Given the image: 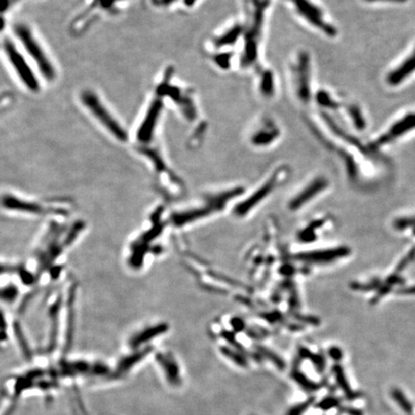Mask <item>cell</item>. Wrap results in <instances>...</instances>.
<instances>
[{"label": "cell", "instance_id": "8fae6325", "mask_svg": "<svg viewBox=\"0 0 415 415\" xmlns=\"http://www.w3.org/2000/svg\"><path fill=\"white\" fill-rule=\"evenodd\" d=\"M415 71V50L404 63L398 66L394 71L388 74V82L391 86H397Z\"/></svg>", "mask_w": 415, "mask_h": 415}, {"label": "cell", "instance_id": "83f0119b", "mask_svg": "<svg viewBox=\"0 0 415 415\" xmlns=\"http://www.w3.org/2000/svg\"><path fill=\"white\" fill-rule=\"evenodd\" d=\"M415 225V217H409V218H401L398 219L395 222V227L399 230H404L408 227L414 226Z\"/></svg>", "mask_w": 415, "mask_h": 415}, {"label": "cell", "instance_id": "4316f807", "mask_svg": "<svg viewBox=\"0 0 415 415\" xmlns=\"http://www.w3.org/2000/svg\"><path fill=\"white\" fill-rule=\"evenodd\" d=\"M317 101L319 102V104H321L322 106L325 107H333L334 106V102L332 101V98L330 97V95L325 92H320L317 94Z\"/></svg>", "mask_w": 415, "mask_h": 415}, {"label": "cell", "instance_id": "5b68a950", "mask_svg": "<svg viewBox=\"0 0 415 415\" xmlns=\"http://www.w3.org/2000/svg\"><path fill=\"white\" fill-rule=\"evenodd\" d=\"M162 98H155L148 108L145 118L142 120L137 133V138L141 143H148L152 140L157 127L161 111L163 110Z\"/></svg>", "mask_w": 415, "mask_h": 415}, {"label": "cell", "instance_id": "52a82bcc", "mask_svg": "<svg viewBox=\"0 0 415 415\" xmlns=\"http://www.w3.org/2000/svg\"><path fill=\"white\" fill-rule=\"evenodd\" d=\"M169 326L165 322L158 323L155 325H150L146 328L136 332L129 339V347L132 350H138L140 348L150 346L149 342L156 339L159 336L168 332Z\"/></svg>", "mask_w": 415, "mask_h": 415}, {"label": "cell", "instance_id": "4fadbf2b", "mask_svg": "<svg viewBox=\"0 0 415 415\" xmlns=\"http://www.w3.org/2000/svg\"><path fill=\"white\" fill-rule=\"evenodd\" d=\"M299 72V95L304 101H308L310 98V76L309 61L306 57L300 61Z\"/></svg>", "mask_w": 415, "mask_h": 415}, {"label": "cell", "instance_id": "277c9868", "mask_svg": "<svg viewBox=\"0 0 415 415\" xmlns=\"http://www.w3.org/2000/svg\"><path fill=\"white\" fill-rule=\"evenodd\" d=\"M2 206L5 210L11 212H21L27 214H48V213H59L64 212L58 211L55 206H48L33 200L22 199L12 194H6L2 197Z\"/></svg>", "mask_w": 415, "mask_h": 415}, {"label": "cell", "instance_id": "d4e9b609", "mask_svg": "<svg viewBox=\"0 0 415 415\" xmlns=\"http://www.w3.org/2000/svg\"><path fill=\"white\" fill-rule=\"evenodd\" d=\"M260 353H261L262 355H265V357H267L268 359L271 360V361L273 362V364H274L275 366H277L278 368L280 369V370H283V369L286 367L285 362L283 361V360H282L280 357L274 355V353L267 350V349H263V348H260Z\"/></svg>", "mask_w": 415, "mask_h": 415}, {"label": "cell", "instance_id": "d6986e66", "mask_svg": "<svg viewBox=\"0 0 415 415\" xmlns=\"http://www.w3.org/2000/svg\"><path fill=\"white\" fill-rule=\"evenodd\" d=\"M240 27L237 26V27L233 28L229 32H227L226 34L222 35L219 39H217L216 44H217V46H225V45L234 44L237 41V37L240 36Z\"/></svg>", "mask_w": 415, "mask_h": 415}, {"label": "cell", "instance_id": "f546056e", "mask_svg": "<svg viewBox=\"0 0 415 415\" xmlns=\"http://www.w3.org/2000/svg\"><path fill=\"white\" fill-rule=\"evenodd\" d=\"M216 62L221 67H226L228 65V62H229V56H219V57L216 58Z\"/></svg>", "mask_w": 415, "mask_h": 415}, {"label": "cell", "instance_id": "9a60e30c", "mask_svg": "<svg viewBox=\"0 0 415 415\" xmlns=\"http://www.w3.org/2000/svg\"><path fill=\"white\" fill-rule=\"evenodd\" d=\"M13 331L17 337L18 344H19V349L21 351L23 357L27 360H32V350L30 349V346L28 344L27 339L24 335V332L22 331V328L20 324L18 321H15L13 324Z\"/></svg>", "mask_w": 415, "mask_h": 415}, {"label": "cell", "instance_id": "2e32d148", "mask_svg": "<svg viewBox=\"0 0 415 415\" xmlns=\"http://www.w3.org/2000/svg\"><path fill=\"white\" fill-rule=\"evenodd\" d=\"M300 356H301L303 359H309V360H312V362L314 363V365L315 366V368H316V371H317L318 373H323V372L325 371L326 361H325V359L323 358L322 356L313 354V353H311L310 351L304 349V348L301 349Z\"/></svg>", "mask_w": 415, "mask_h": 415}, {"label": "cell", "instance_id": "7c38bea8", "mask_svg": "<svg viewBox=\"0 0 415 415\" xmlns=\"http://www.w3.org/2000/svg\"><path fill=\"white\" fill-rule=\"evenodd\" d=\"M332 373L334 375V379L337 383V386L341 388L342 392L348 401H354L360 396V392L354 391L350 387V384L345 376L344 370L339 364H335L332 366Z\"/></svg>", "mask_w": 415, "mask_h": 415}, {"label": "cell", "instance_id": "ffe728a7", "mask_svg": "<svg viewBox=\"0 0 415 415\" xmlns=\"http://www.w3.org/2000/svg\"><path fill=\"white\" fill-rule=\"evenodd\" d=\"M220 351H221L222 355H224L228 359L233 360V362H235L237 365L241 366V367H246L247 366V361L241 355L238 354L237 352L231 350L227 347H223L220 349Z\"/></svg>", "mask_w": 415, "mask_h": 415}, {"label": "cell", "instance_id": "44dd1931", "mask_svg": "<svg viewBox=\"0 0 415 415\" xmlns=\"http://www.w3.org/2000/svg\"><path fill=\"white\" fill-rule=\"evenodd\" d=\"M342 404V400L337 397H327L325 399H323L321 402H319L317 404V408L322 409L324 411L330 410L333 407H338Z\"/></svg>", "mask_w": 415, "mask_h": 415}, {"label": "cell", "instance_id": "30bf717a", "mask_svg": "<svg viewBox=\"0 0 415 415\" xmlns=\"http://www.w3.org/2000/svg\"><path fill=\"white\" fill-rule=\"evenodd\" d=\"M415 128V114H409L406 115L405 118L402 120L397 121L395 124L391 126V128L388 130V133L383 135L378 140L375 141L374 146H381L383 144H387L388 142L394 140L398 137L403 136L410 130Z\"/></svg>", "mask_w": 415, "mask_h": 415}, {"label": "cell", "instance_id": "cb8c5ba5", "mask_svg": "<svg viewBox=\"0 0 415 415\" xmlns=\"http://www.w3.org/2000/svg\"><path fill=\"white\" fill-rule=\"evenodd\" d=\"M260 89L262 93L270 96L274 91V83H273V76L270 72H267L262 76V81L260 85Z\"/></svg>", "mask_w": 415, "mask_h": 415}, {"label": "cell", "instance_id": "f1b7e54d", "mask_svg": "<svg viewBox=\"0 0 415 415\" xmlns=\"http://www.w3.org/2000/svg\"><path fill=\"white\" fill-rule=\"evenodd\" d=\"M415 258V247L413 249L411 250L408 254H407V256H406V258H404L403 260H402V262L399 265V267H398V270H403L404 268H406V266H408Z\"/></svg>", "mask_w": 415, "mask_h": 415}, {"label": "cell", "instance_id": "603a6c76", "mask_svg": "<svg viewBox=\"0 0 415 415\" xmlns=\"http://www.w3.org/2000/svg\"><path fill=\"white\" fill-rule=\"evenodd\" d=\"M392 396L394 398V400L398 403V405L402 407L403 410H405L406 412L410 413L411 412V405L409 404V402L406 399V397L404 396V394L402 393L401 390L399 389H393L392 390Z\"/></svg>", "mask_w": 415, "mask_h": 415}, {"label": "cell", "instance_id": "6da1fadb", "mask_svg": "<svg viewBox=\"0 0 415 415\" xmlns=\"http://www.w3.org/2000/svg\"><path fill=\"white\" fill-rule=\"evenodd\" d=\"M81 102L90 111L92 117L97 120L105 129L117 138L120 142H126L128 136L126 131L121 126L120 121L117 120L107 106L103 103L101 98L92 91L86 90L81 93Z\"/></svg>", "mask_w": 415, "mask_h": 415}, {"label": "cell", "instance_id": "e0dca14e", "mask_svg": "<svg viewBox=\"0 0 415 415\" xmlns=\"http://www.w3.org/2000/svg\"><path fill=\"white\" fill-rule=\"evenodd\" d=\"M277 134L278 132L275 129L263 130V132L260 131L253 137V142L258 145L268 144L276 138Z\"/></svg>", "mask_w": 415, "mask_h": 415}, {"label": "cell", "instance_id": "7402d4cb", "mask_svg": "<svg viewBox=\"0 0 415 415\" xmlns=\"http://www.w3.org/2000/svg\"><path fill=\"white\" fill-rule=\"evenodd\" d=\"M314 402V398L312 397V398L308 399L307 401H305L303 403L298 404L296 406H292L291 408H289L286 415H303L309 409V407L313 405Z\"/></svg>", "mask_w": 415, "mask_h": 415}, {"label": "cell", "instance_id": "9c48e42d", "mask_svg": "<svg viewBox=\"0 0 415 415\" xmlns=\"http://www.w3.org/2000/svg\"><path fill=\"white\" fill-rule=\"evenodd\" d=\"M151 351H152V348L150 346H146V347L140 348L138 350H133L132 354H129L125 357H122L119 360L114 373L111 374L112 377L116 379L121 378L124 375L128 374L133 367H135L145 357H147L148 355L151 353Z\"/></svg>", "mask_w": 415, "mask_h": 415}, {"label": "cell", "instance_id": "484cf974", "mask_svg": "<svg viewBox=\"0 0 415 415\" xmlns=\"http://www.w3.org/2000/svg\"><path fill=\"white\" fill-rule=\"evenodd\" d=\"M350 115L351 117H352V119L354 120V122H355V124H356V126H357L358 128L363 129V128L365 127V121H364L363 118H362V115L360 116V110H358V109H356V108H352Z\"/></svg>", "mask_w": 415, "mask_h": 415}, {"label": "cell", "instance_id": "5bb4252c", "mask_svg": "<svg viewBox=\"0 0 415 415\" xmlns=\"http://www.w3.org/2000/svg\"><path fill=\"white\" fill-rule=\"evenodd\" d=\"M291 379L295 382L296 384H298L299 387L304 389L305 391L307 392H314L318 390L319 388L322 387V384L320 383H315L314 381H312L311 379L308 378L304 373H302L301 371L294 369L291 374Z\"/></svg>", "mask_w": 415, "mask_h": 415}, {"label": "cell", "instance_id": "ba28073f", "mask_svg": "<svg viewBox=\"0 0 415 415\" xmlns=\"http://www.w3.org/2000/svg\"><path fill=\"white\" fill-rule=\"evenodd\" d=\"M156 360L160 368L163 370L166 382L172 387L180 386L182 383L181 370L174 356L171 353H158Z\"/></svg>", "mask_w": 415, "mask_h": 415}, {"label": "cell", "instance_id": "ac0fdd59", "mask_svg": "<svg viewBox=\"0 0 415 415\" xmlns=\"http://www.w3.org/2000/svg\"><path fill=\"white\" fill-rule=\"evenodd\" d=\"M18 295H19V289L14 284H9L8 286H4L2 288L1 298L7 304H12L13 302H15L16 299L18 298Z\"/></svg>", "mask_w": 415, "mask_h": 415}, {"label": "cell", "instance_id": "8992f818", "mask_svg": "<svg viewBox=\"0 0 415 415\" xmlns=\"http://www.w3.org/2000/svg\"><path fill=\"white\" fill-rule=\"evenodd\" d=\"M291 2L294 4L296 10L298 11L299 14L302 15L311 24L319 28L322 30V32L326 33L329 36L335 35L336 31L332 27V25H329L323 18L321 11L318 9L314 4H313L309 0H291Z\"/></svg>", "mask_w": 415, "mask_h": 415}, {"label": "cell", "instance_id": "836d02e7", "mask_svg": "<svg viewBox=\"0 0 415 415\" xmlns=\"http://www.w3.org/2000/svg\"><path fill=\"white\" fill-rule=\"evenodd\" d=\"M413 235H414V236H415V228H414V231H413Z\"/></svg>", "mask_w": 415, "mask_h": 415}, {"label": "cell", "instance_id": "d6a6232c", "mask_svg": "<svg viewBox=\"0 0 415 415\" xmlns=\"http://www.w3.org/2000/svg\"><path fill=\"white\" fill-rule=\"evenodd\" d=\"M369 2H375V1H388V2H396V3H403L406 2V0H366Z\"/></svg>", "mask_w": 415, "mask_h": 415}, {"label": "cell", "instance_id": "3957f363", "mask_svg": "<svg viewBox=\"0 0 415 415\" xmlns=\"http://www.w3.org/2000/svg\"><path fill=\"white\" fill-rule=\"evenodd\" d=\"M3 48L10 65L15 70L19 80L24 84L29 91L37 92L40 90V83L37 81V76L32 70L25 57L19 51V48L9 39L4 41Z\"/></svg>", "mask_w": 415, "mask_h": 415}, {"label": "cell", "instance_id": "7a4b0ae2", "mask_svg": "<svg viewBox=\"0 0 415 415\" xmlns=\"http://www.w3.org/2000/svg\"><path fill=\"white\" fill-rule=\"evenodd\" d=\"M15 34L19 39L24 50L32 60L36 63L41 73L48 81L54 80L56 76L55 67L52 65L51 60L44 49L43 46L37 41V37L26 24H17L15 26Z\"/></svg>", "mask_w": 415, "mask_h": 415}, {"label": "cell", "instance_id": "4dcf8cb0", "mask_svg": "<svg viewBox=\"0 0 415 415\" xmlns=\"http://www.w3.org/2000/svg\"><path fill=\"white\" fill-rule=\"evenodd\" d=\"M330 355L334 360H339L342 358V351L338 348H332L330 350Z\"/></svg>", "mask_w": 415, "mask_h": 415}, {"label": "cell", "instance_id": "1f68e13d", "mask_svg": "<svg viewBox=\"0 0 415 415\" xmlns=\"http://www.w3.org/2000/svg\"><path fill=\"white\" fill-rule=\"evenodd\" d=\"M344 412L347 413L348 415H362V412H361L360 410L356 409V408H352V407L345 408V409H344Z\"/></svg>", "mask_w": 415, "mask_h": 415}]
</instances>
